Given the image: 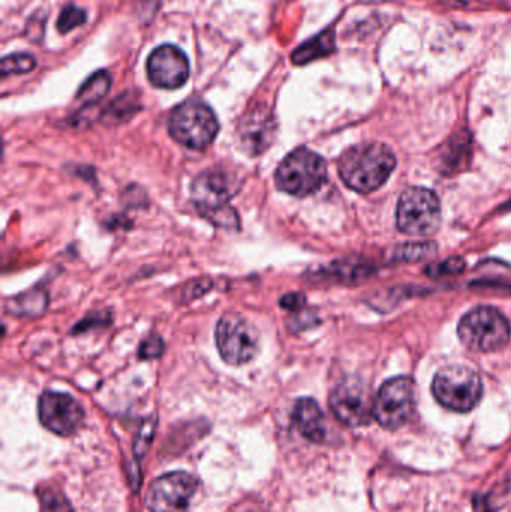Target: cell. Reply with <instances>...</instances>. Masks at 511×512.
Segmentation results:
<instances>
[{"mask_svg": "<svg viewBox=\"0 0 511 512\" xmlns=\"http://www.w3.org/2000/svg\"><path fill=\"white\" fill-rule=\"evenodd\" d=\"M291 418H293L294 427L303 438L315 442V444H321L326 439V420H324L323 411L315 400H297Z\"/></svg>", "mask_w": 511, "mask_h": 512, "instance_id": "15", "label": "cell"}, {"mask_svg": "<svg viewBox=\"0 0 511 512\" xmlns=\"http://www.w3.org/2000/svg\"><path fill=\"white\" fill-rule=\"evenodd\" d=\"M306 304V297L302 292H290V294L284 295L281 298V307L285 310H291V312H299L303 310Z\"/></svg>", "mask_w": 511, "mask_h": 512, "instance_id": "23", "label": "cell"}, {"mask_svg": "<svg viewBox=\"0 0 511 512\" xmlns=\"http://www.w3.org/2000/svg\"><path fill=\"white\" fill-rule=\"evenodd\" d=\"M395 167V155L386 144L381 143L351 147L341 156L338 164L342 182L359 194H371L380 189Z\"/></svg>", "mask_w": 511, "mask_h": 512, "instance_id": "1", "label": "cell"}, {"mask_svg": "<svg viewBox=\"0 0 511 512\" xmlns=\"http://www.w3.org/2000/svg\"><path fill=\"white\" fill-rule=\"evenodd\" d=\"M147 75L159 89H179L189 78L188 57L174 45H161L147 60Z\"/></svg>", "mask_w": 511, "mask_h": 512, "instance_id": "13", "label": "cell"}, {"mask_svg": "<svg viewBox=\"0 0 511 512\" xmlns=\"http://www.w3.org/2000/svg\"><path fill=\"white\" fill-rule=\"evenodd\" d=\"M326 180V161L306 147H300L285 156L275 173L279 191L300 198L320 191Z\"/></svg>", "mask_w": 511, "mask_h": 512, "instance_id": "3", "label": "cell"}, {"mask_svg": "<svg viewBox=\"0 0 511 512\" xmlns=\"http://www.w3.org/2000/svg\"><path fill=\"white\" fill-rule=\"evenodd\" d=\"M330 408L345 426L362 427L374 418L371 391L359 379H345L330 394Z\"/></svg>", "mask_w": 511, "mask_h": 512, "instance_id": "10", "label": "cell"}, {"mask_svg": "<svg viewBox=\"0 0 511 512\" xmlns=\"http://www.w3.org/2000/svg\"><path fill=\"white\" fill-rule=\"evenodd\" d=\"M396 222L408 236H431L441 225L440 200L429 189H407L399 198Z\"/></svg>", "mask_w": 511, "mask_h": 512, "instance_id": "8", "label": "cell"}, {"mask_svg": "<svg viewBox=\"0 0 511 512\" xmlns=\"http://www.w3.org/2000/svg\"><path fill=\"white\" fill-rule=\"evenodd\" d=\"M41 512H74L62 493L47 489L39 493Z\"/></svg>", "mask_w": 511, "mask_h": 512, "instance_id": "20", "label": "cell"}, {"mask_svg": "<svg viewBox=\"0 0 511 512\" xmlns=\"http://www.w3.org/2000/svg\"><path fill=\"white\" fill-rule=\"evenodd\" d=\"M162 352H164V342H162L161 337L152 336L141 343L138 355H140L141 360H152V358L159 357Z\"/></svg>", "mask_w": 511, "mask_h": 512, "instance_id": "22", "label": "cell"}, {"mask_svg": "<svg viewBox=\"0 0 511 512\" xmlns=\"http://www.w3.org/2000/svg\"><path fill=\"white\" fill-rule=\"evenodd\" d=\"M168 129L171 137L182 146L204 150L215 141L219 123L209 105L189 99L171 113Z\"/></svg>", "mask_w": 511, "mask_h": 512, "instance_id": "4", "label": "cell"}, {"mask_svg": "<svg viewBox=\"0 0 511 512\" xmlns=\"http://www.w3.org/2000/svg\"><path fill=\"white\" fill-rule=\"evenodd\" d=\"M459 337L467 348L477 352H495L510 340V325L500 310L477 307L462 318Z\"/></svg>", "mask_w": 511, "mask_h": 512, "instance_id": "6", "label": "cell"}, {"mask_svg": "<svg viewBox=\"0 0 511 512\" xmlns=\"http://www.w3.org/2000/svg\"><path fill=\"white\" fill-rule=\"evenodd\" d=\"M215 339L219 355L231 366L249 363L260 351V334L257 328L245 316L237 313H227L219 319Z\"/></svg>", "mask_w": 511, "mask_h": 512, "instance_id": "7", "label": "cell"}, {"mask_svg": "<svg viewBox=\"0 0 511 512\" xmlns=\"http://www.w3.org/2000/svg\"><path fill=\"white\" fill-rule=\"evenodd\" d=\"M432 393L444 408L470 412L482 400V379L471 367L453 364L437 373L432 382Z\"/></svg>", "mask_w": 511, "mask_h": 512, "instance_id": "5", "label": "cell"}, {"mask_svg": "<svg viewBox=\"0 0 511 512\" xmlns=\"http://www.w3.org/2000/svg\"><path fill=\"white\" fill-rule=\"evenodd\" d=\"M240 144L248 155L258 156L272 146L276 135V122L266 107H255L240 120Z\"/></svg>", "mask_w": 511, "mask_h": 512, "instance_id": "14", "label": "cell"}, {"mask_svg": "<svg viewBox=\"0 0 511 512\" xmlns=\"http://www.w3.org/2000/svg\"><path fill=\"white\" fill-rule=\"evenodd\" d=\"M86 20L87 14L84 9L77 8L75 5H66L60 12L57 29L65 35V33L71 32V30L77 29L81 24L86 23Z\"/></svg>", "mask_w": 511, "mask_h": 512, "instance_id": "18", "label": "cell"}, {"mask_svg": "<svg viewBox=\"0 0 511 512\" xmlns=\"http://www.w3.org/2000/svg\"><path fill=\"white\" fill-rule=\"evenodd\" d=\"M333 51H335V30L327 29L311 41L300 45L293 53V62L296 65H306L312 60L329 56Z\"/></svg>", "mask_w": 511, "mask_h": 512, "instance_id": "16", "label": "cell"}, {"mask_svg": "<svg viewBox=\"0 0 511 512\" xmlns=\"http://www.w3.org/2000/svg\"><path fill=\"white\" fill-rule=\"evenodd\" d=\"M416 411V385L407 376L390 379L374 400V418L384 429L405 426Z\"/></svg>", "mask_w": 511, "mask_h": 512, "instance_id": "9", "label": "cell"}, {"mask_svg": "<svg viewBox=\"0 0 511 512\" xmlns=\"http://www.w3.org/2000/svg\"><path fill=\"white\" fill-rule=\"evenodd\" d=\"M38 412L42 426L59 436L74 435L84 421L80 403L69 394L56 391L42 394Z\"/></svg>", "mask_w": 511, "mask_h": 512, "instance_id": "12", "label": "cell"}, {"mask_svg": "<svg viewBox=\"0 0 511 512\" xmlns=\"http://www.w3.org/2000/svg\"><path fill=\"white\" fill-rule=\"evenodd\" d=\"M36 62L30 54H11L2 60V74H24L35 68Z\"/></svg>", "mask_w": 511, "mask_h": 512, "instance_id": "19", "label": "cell"}, {"mask_svg": "<svg viewBox=\"0 0 511 512\" xmlns=\"http://www.w3.org/2000/svg\"><path fill=\"white\" fill-rule=\"evenodd\" d=\"M198 481L188 472H171L153 481L147 495L150 512H188Z\"/></svg>", "mask_w": 511, "mask_h": 512, "instance_id": "11", "label": "cell"}, {"mask_svg": "<svg viewBox=\"0 0 511 512\" xmlns=\"http://www.w3.org/2000/svg\"><path fill=\"white\" fill-rule=\"evenodd\" d=\"M435 246L432 243H416V245H408L404 246V248L399 249L398 256L399 259H408V261H419V259L425 258L429 254H434Z\"/></svg>", "mask_w": 511, "mask_h": 512, "instance_id": "21", "label": "cell"}, {"mask_svg": "<svg viewBox=\"0 0 511 512\" xmlns=\"http://www.w3.org/2000/svg\"><path fill=\"white\" fill-rule=\"evenodd\" d=\"M111 87V77L107 71H99L93 74L78 92V99L84 104H95L101 101Z\"/></svg>", "mask_w": 511, "mask_h": 512, "instance_id": "17", "label": "cell"}, {"mask_svg": "<svg viewBox=\"0 0 511 512\" xmlns=\"http://www.w3.org/2000/svg\"><path fill=\"white\" fill-rule=\"evenodd\" d=\"M234 192L230 176L221 171H204L191 186L192 201L198 212L207 221L228 230L239 228V218L230 206Z\"/></svg>", "mask_w": 511, "mask_h": 512, "instance_id": "2", "label": "cell"}]
</instances>
